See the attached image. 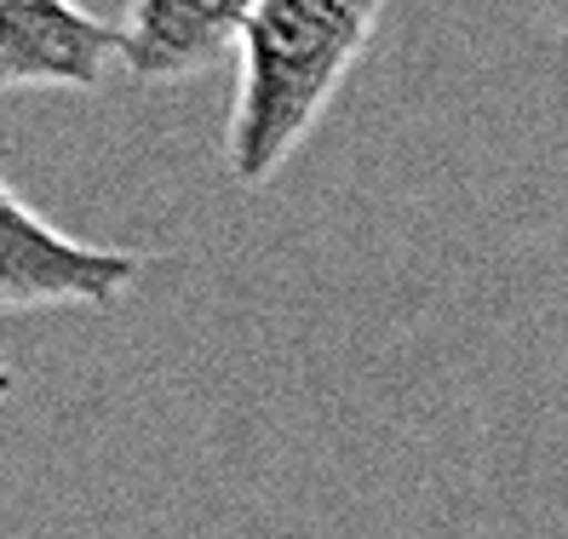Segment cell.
<instances>
[{
	"instance_id": "6da1fadb",
	"label": "cell",
	"mask_w": 568,
	"mask_h": 539,
	"mask_svg": "<svg viewBox=\"0 0 568 539\" xmlns=\"http://www.w3.org/2000/svg\"><path fill=\"white\" fill-rule=\"evenodd\" d=\"M385 0H258L242 29V92L230 115V173L264 184L305 144L362 58Z\"/></svg>"
},
{
	"instance_id": "7a4b0ae2",
	"label": "cell",
	"mask_w": 568,
	"mask_h": 539,
	"mask_svg": "<svg viewBox=\"0 0 568 539\" xmlns=\"http://www.w3.org/2000/svg\"><path fill=\"white\" fill-rule=\"evenodd\" d=\"M139 270V253L75 242L0 184V311L115 305Z\"/></svg>"
},
{
	"instance_id": "3957f363",
	"label": "cell",
	"mask_w": 568,
	"mask_h": 539,
	"mask_svg": "<svg viewBox=\"0 0 568 539\" xmlns=\"http://www.w3.org/2000/svg\"><path fill=\"white\" fill-rule=\"evenodd\" d=\"M121 29L98 23L75 0H0V92H87L121 63Z\"/></svg>"
},
{
	"instance_id": "277c9868",
	"label": "cell",
	"mask_w": 568,
	"mask_h": 539,
	"mask_svg": "<svg viewBox=\"0 0 568 539\" xmlns=\"http://www.w3.org/2000/svg\"><path fill=\"white\" fill-rule=\"evenodd\" d=\"M258 0H132L121 23V63L132 81H190L230 47H242V29Z\"/></svg>"
},
{
	"instance_id": "5b68a950",
	"label": "cell",
	"mask_w": 568,
	"mask_h": 539,
	"mask_svg": "<svg viewBox=\"0 0 568 539\" xmlns=\"http://www.w3.org/2000/svg\"><path fill=\"white\" fill-rule=\"evenodd\" d=\"M12 385H18V379H12V367H7V362H0V401H7V396H12Z\"/></svg>"
}]
</instances>
